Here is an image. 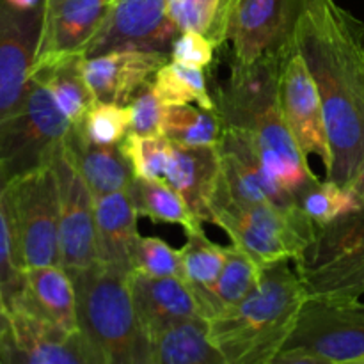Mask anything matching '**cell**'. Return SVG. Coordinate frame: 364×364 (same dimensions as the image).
I'll return each instance as SVG.
<instances>
[{"label":"cell","instance_id":"1","mask_svg":"<svg viewBox=\"0 0 364 364\" xmlns=\"http://www.w3.org/2000/svg\"><path fill=\"white\" fill-rule=\"evenodd\" d=\"M291 41L322 100L327 180L350 187L364 156V23L336 0H301Z\"/></svg>","mask_w":364,"mask_h":364},{"label":"cell","instance_id":"2","mask_svg":"<svg viewBox=\"0 0 364 364\" xmlns=\"http://www.w3.org/2000/svg\"><path fill=\"white\" fill-rule=\"evenodd\" d=\"M306 299L288 262L272 263L240 304L208 320L210 341L226 364H269L283 350Z\"/></svg>","mask_w":364,"mask_h":364},{"label":"cell","instance_id":"3","mask_svg":"<svg viewBox=\"0 0 364 364\" xmlns=\"http://www.w3.org/2000/svg\"><path fill=\"white\" fill-rule=\"evenodd\" d=\"M290 46L252 64L233 63L230 78L212 96L224 127L244 132L259 159L276 155L309 167L281 112L279 75Z\"/></svg>","mask_w":364,"mask_h":364},{"label":"cell","instance_id":"4","mask_svg":"<svg viewBox=\"0 0 364 364\" xmlns=\"http://www.w3.org/2000/svg\"><path fill=\"white\" fill-rule=\"evenodd\" d=\"M70 276L77 288L78 326L103 364H151L155 343L134 306L130 276L100 263Z\"/></svg>","mask_w":364,"mask_h":364},{"label":"cell","instance_id":"5","mask_svg":"<svg viewBox=\"0 0 364 364\" xmlns=\"http://www.w3.org/2000/svg\"><path fill=\"white\" fill-rule=\"evenodd\" d=\"M212 223L223 228L231 244L247 252L262 269L277 262L297 259L315 233V223L302 208L281 210L274 205L235 201L223 187L210 203Z\"/></svg>","mask_w":364,"mask_h":364},{"label":"cell","instance_id":"6","mask_svg":"<svg viewBox=\"0 0 364 364\" xmlns=\"http://www.w3.org/2000/svg\"><path fill=\"white\" fill-rule=\"evenodd\" d=\"M295 263L308 299L359 301L364 294V208L316 226Z\"/></svg>","mask_w":364,"mask_h":364},{"label":"cell","instance_id":"7","mask_svg":"<svg viewBox=\"0 0 364 364\" xmlns=\"http://www.w3.org/2000/svg\"><path fill=\"white\" fill-rule=\"evenodd\" d=\"M6 212L18 267L59 265V192L52 164L7 181Z\"/></svg>","mask_w":364,"mask_h":364},{"label":"cell","instance_id":"8","mask_svg":"<svg viewBox=\"0 0 364 364\" xmlns=\"http://www.w3.org/2000/svg\"><path fill=\"white\" fill-rule=\"evenodd\" d=\"M73 124L48 87L31 78L20 105L0 121V174L6 181L50 166Z\"/></svg>","mask_w":364,"mask_h":364},{"label":"cell","instance_id":"9","mask_svg":"<svg viewBox=\"0 0 364 364\" xmlns=\"http://www.w3.org/2000/svg\"><path fill=\"white\" fill-rule=\"evenodd\" d=\"M301 0H224L206 38L215 48L230 43L233 63L252 64L291 45Z\"/></svg>","mask_w":364,"mask_h":364},{"label":"cell","instance_id":"10","mask_svg":"<svg viewBox=\"0 0 364 364\" xmlns=\"http://www.w3.org/2000/svg\"><path fill=\"white\" fill-rule=\"evenodd\" d=\"M59 192V265L73 274L98 263L96 255V199L66 149L59 146L52 160Z\"/></svg>","mask_w":364,"mask_h":364},{"label":"cell","instance_id":"11","mask_svg":"<svg viewBox=\"0 0 364 364\" xmlns=\"http://www.w3.org/2000/svg\"><path fill=\"white\" fill-rule=\"evenodd\" d=\"M283 348H306L336 364L364 358V304L306 299Z\"/></svg>","mask_w":364,"mask_h":364},{"label":"cell","instance_id":"12","mask_svg":"<svg viewBox=\"0 0 364 364\" xmlns=\"http://www.w3.org/2000/svg\"><path fill=\"white\" fill-rule=\"evenodd\" d=\"M112 0H43L41 28L31 75L87 55Z\"/></svg>","mask_w":364,"mask_h":364},{"label":"cell","instance_id":"13","mask_svg":"<svg viewBox=\"0 0 364 364\" xmlns=\"http://www.w3.org/2000/svg\"><path fill=\"white\" fill-rule=\"evenodd\" d=\"M181 34L169 16L166 0H112L107 20L85 57L121 48L149 50L171 55Z\"/></svg>","mask_w":364,"mask_h":364},{"label":"cell","instance_id":"14","mask_svg":"<svg viewBox=\"0 0 364 364\" xmlns=\"http://www.w3.org/2000/svg\"><path fill=\"white\" fill-rule=\"evenodd\" d=\"M279 103L284 123L301 151L306 156H318L326 166V171H329L333 155H331L322 100L304 59L295 50L294 41L284 55L283 68H281Z\"/></svg>","mask_w":364,"mask_h":364},{"label":"cell","instance_id":"15","mask_svg":"<svg viewBox=\"0 0 364 364\" xmlns=\"http://www.w3.org/2000/svg\"><path fill=\"white\" fill-rule=\"evenodd\" d=\"M41 16L43 7L18 11L0 0V121L20 105L27 92Z\"/></svg>","mask_w":364,"mask_h":364},{"label":"cell","instance_id":"16","mask_svg":"<svg viewBox=\"0 0 364 364\" xmlns=\"http://www.w3.org/2000/svg\"><path fill=\"white\" fill-rule=\"evenodd\" d=\"M14 354L9 364H103L80 329L64 331L23 309H11Z\"/></svg>","mask_w":364,"mask_h":364},{"label":"cell","instance_id":"17","mask_svg":"<svg viewBox=\"0 0 364 364\" xmlns=\"http://www.w3.org/2000/svg\"><path fill=\"white\" fill-rule=\"evenodd\" d=\"M166 63H169L166 53L121 48L84 57L82 73L96 100L128 105Z\"/></svg>","mask_w":364,"mask_h":364},{"label":"cell","instance_id":"18","mask_svg":"<svg viewBox=\"0 0 364 364\" xmlns=\"http://www.w3.org/2000/svg\"><path fill=\"white\" fill-rule=\"evenodd\" d=\"M128 283L139 318L153 341L171 327L203 318L194 290L180 277H153L134 270Z\"/></svg>","mask_w":364,"mask_h":364},{"label":"cell","instance_id":"19","mask_svg":"<svg viewBox=\"0 0 364 364\" xmlns=\"http://www.w3.org/2000/svg\"><path fill=\"white\" fill-rule=\"evenodd\" d=\"M137 217L130 188L96 199V255L100 265L124 276L134 272L135 251L141 240Z\"/></svg>","mask_w":364,"mask_h":364},{"label":"cell","instance_id":"20","mask_svg":"<svg viewBox=\"0 0 364 364\" xmlns=\"http://www.w3.org/2000/svg\"><path fill=\"white\" fill-rule=\"evenodd\" d=\"M11 309H23L70 333L80 329L77 288L70 272L60 265L25 269L23 291Z\"/></svg>","mask_w":364,"mask_h":364},{"label":"cell","instance_id":"21","mask_svg":"<svg viewBox=\"0 0 364 364\" xmlns=\"http://www.w3.org/2000/svg\"><path fill=\"white\" fill-rule=\"evenodd\" d=\"M220 180L217 146H185L171 142L166 181L187 201L192 212L212 223L210 203Z\"/></svg>","mask_w":364,"mask_h":364},{"label":"cell","instance_id":"22","mask_svg":"<svg viewBox=\"0 0 364 364\" xmlns=\"http://www.w3.org/2000/svg\"><path fill=\"white\" fill-rule=\"evenodd\" d=\"M66 149L77 169L87 181L95 199L130 188L135 174L117 146L92 144L77 127H71Z\"/></svg>","mask_w":364,"mask_h":364},{"label":"cell","instance_id":"23","mask_svg":"<svg viewBox=\"0 0 364 364\" xmlns=\"http://www.w3.org/2000/svg\"><path fill=\"white\" fill-rule=\"evenodd\" d=\"M262 270V267L247 252L238 249L235 244L228 245L226 263L219 279L208 288H192L201 306L203 318L208 322L240 304L258 284Z\"/></svg>","mask_w":364,"mask_h":364},{"label":"cell","instance_id":"24","mask_svg":"<svg viewBox=\"0 0 364 364\" xmlns=\"http://www.w3.org/2000/svg\"><path fill=\"white\" fill-rule=\"evenodd\" d=\"M151 364H226L208 338L203 318L174 326L153 341Z\"/></svg>","mask_w":364,"mask_h":364},{"label":"cell","instance_id":"25","mask_svg":"<svg viewBox=\"0 0 364 364\" xmlns=\"http://www.w3.org/2000/svg\"><path fill=\"white\" fill-rule=\"evenodd\" d=\"M130 194L139 215L148 217L155 223L178 224L187 231V235L203 230V220L167 181L134 178Z\"/></svg>","mask_w":364,"mask_h":364},{"label":"cell","instance_id":"26","mask_svg":"<svg viewBox=\"0 0 364 364\" xmlns=\"http://www.w3.org/2000/svg\"><path fill=\"white\" fill-rule=\"evenodd\" d=\"M82 60L84 57H77L31 75V78H38L48 87L55 105L73 127H78L84 121L87 110L96 102L82 73Z\"/></svg>","mask_w":364,"mask_h":364},{"label":"cell","instance_id":"27","mask_svg":"<svg viewBox=\"0 0 364 364\" xmlns=\"http://www.w3.org/2000/svg\"><path fill=\"white\" fill-rule=\"evenodd\" d=\"M224 124L215 110L201 107L166 105L162 114V135L174 144L217 146Z\"/></svg>","mask_w":364,"mask_h":364},{"label":"cell","instance_id":"28","mask_svg":"<svg viewBox=\"0 0 364 364\" xmlns=\"http://www.w3.org/2000/svg\"><path fill=\"white\" fill-rule=\"evenodd\" d=\"M151 87L164 107L194 102L201 109L215 110L213 96L208 91L206 78L199 68L171 60L156 71L151 80Z\"/></svg>","mask_w":364,"mask_h":364},{"label":"cell","instance_id":"29","mask_svg":"<svg viewBox=\"0 0 364 364\" xmlns=\"http://www.w3.org/2000/svg\"><path fill=\"white\" fill-rule=\"evenodd\" d=\"M299 206L315 223V226L334 223L350 213L361 212L364 205L352 187L336 181H318L299 196Z\"/></svg>","mask_w":364,"mask_h":364},{"label":"cell","instance_id":"30","mask_svg":"<svg viewBox=\"0 0 364 364\" xmlns=\"http://www.w3.org/2000/svg\"><path fill=\"white\" fill-rule=\"evenodd\" d=\"M188 240L180 249L183 262V279L191 288H208L219 279L228 256V247L206 237L205 230L187 235Z\"/></svg>","mask_w":364,"mask_h":364},{"label":"cell","instance_id":"31","mask_svg":"<svg viewBox=\"0 0 364 364\" xmlns=\"http://www.w3.org/2000/svg\"><path fill=\"white\" fill-rule=\"evenodd\" d=\"M119 148L134 169L135 178L164 180L171 155V141L164 135H139L128 132Z\"/></svg>","mask_w":364,"mask_h":364},{"label":"cell","instance_id":"32","mask_svg":"<svg viewBox=\"0 0 364 364\" xmlns=\"http://www.w3.org/2000/svg\"><path fill=\"white\" fill-rule=\"evenodd\" d=\"M77 128L92 144L117 146L130 132V110L128 105L96 100Z\"/></svg>","mask_w":364,"mask_h":364},{"label":"cell","instance_id":"33","mask_svg":"<svg viewBox=\"0 0 364 364\" xmlns=\"http://www.w3.org/2000/svg\"><path fill=\"white\" fill-rule=\"evenodd\" d=\"M135 272L153 277H180L183 279L181 252L159 237H141L135 251ZM185 281V279H183Z\"/></svg>","mask_w":364,"mask_h":364},{"label":"cell","instance_id":"34","mask_svg":"<svg viewBox=\"0 0 364 364\" xmlns=\"http://www.w3.org/2000/svg\"><path fill=\"white\" fill-rule=\"evenodd\" d=\"M6 185L7 181L0 174V290L9 308L23 291V270L18 267L14 258L13 238L6 212Z\"/></svg>","mask_w":364,"mask_h":364},{"label":"cell","instance_id":"35","mask_svg":"<svg viewBox=\"0 0 364 364\" xmlns=\"http://www.w3.org/2000/svg\"><path fill=\"white\" fill-rule=\"evenodd\" d=\"M171 20L181 32L208 34L223 11L224 0H166Z\"/></svg>","mask_w":364,"mask_h":364},{"label":"cell","instance_id":"36","mask_svg":"<svg viewBox=\"0 0 364 364\" xmlns=\"http://www.w3.org/2000/svg\"><path fill=\"white\" fill-rule=\"evenodd\" d=\"M130 110V132L139 135H162L164 105L155 95L149 82L128 103Z\"/></svg>","mask_w":364,"mask_h":364},{"label":"cell","instance_id":"37","mask_svg":"<svg viewBox=\"0 0 364 364\" xmlns=\"http://www.w3.org/2000/svg\"><path fill=\"white\" fill-rule=\"evenodd\" d=\"M213 55H215L213 43L199 32H181L174 41L173 50H171L173 60L192 68H199V70L208 68L212 64Z\"/></svg>","mask_w":364,"mask_h":364},{"label":"cell","instance_id":"38","mask_svg":"<svg viewBox=\"0 0 364 364\" xmlns=\"http://www.w3.org/2000/svg\"><path fill=\"white\" fill-rule=\"evenodd\" d=\"M14 354V334L11 313L0 290V364H9Z\"/></svg>","mask_w":364,"mask_h":364},{"label":"cell","instance_id":"39","mask_svg":"<svg viewBox=\"0 0 364 364\" xmlns=\"http://www.w3.org/2000/svg\"><path fill=\"white\" fill-rule=\"evenodd\" d=\"M269 364H336L306 348H283Z\"/></svg>","mask_w":364,"mask_h":364},{"label":"cell","instance_id":"40","mask_svg":"<svg viewBox=\"0 0 364 364\" xmlns=\"http://www.w3.org/2000/svg\"><path fill=\"white\" fill-rule=\"evenodd\" d=\"M6 2L18 11H36L43 7V0H6Z\"/></svg>","mask_w":364,"mask_h":364},{"label":"cell","instance_id":"41","mask_svg":"<svg viewBox=\"0 0 364 364\" xmlns=\"http://www.w3.org/2000/svg\"><path fill=\"white\" fill-rule=\"evenodd\" d=\"M350 187L354 188V192L359 196V199H361V203L364 205V156L361 160V166H359L358 174H355V178H354V181H352Z\"/></svg>","mask_w":364,"mask_h":364},{"label":"cell","instance_id":"42","mask_svg":"<svg viewBox=\"0 0 364 364\" xmlns=\"http://www.w3.org/2000/svg\"><path fill=\"white\" fill-rule=\"evenodd\" d=\"M340 364H364V358H358V359H352V361H345Z\"/></svg>","mask_w":364,"mask_h":364}]
</instances>
